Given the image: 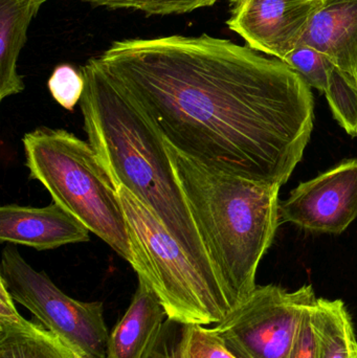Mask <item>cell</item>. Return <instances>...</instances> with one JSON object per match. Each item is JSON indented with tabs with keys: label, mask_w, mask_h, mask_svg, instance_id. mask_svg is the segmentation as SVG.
Instances as JSON below:
<instances>
[{
	"label": "cell",
	"mask_w": 357,
	"mask_h": 358,
	"mask_svg": "<svg viewBox=\"0 0 357 358\" xmlns=\"http://www.w3.org/2000/svg\"><path fill=\"white\" fill-rule=\"evenodd\" d=\"M45 0H0V100L20 94L25 85L18 59L27 31Z\"/></svg>",
	"instance_id": "obj_13"
},
{
	"label": "cell",
	"mask_w": 357,
	"mask_h": 358,
	"mask_svg": "<svg viewBox=\"0 0 357 358\" xmlns=\"http://www.w3.org/2000/svg\"><path fill=\"white\" fill-rule=\"evenodd\" d=\"M312 305L304 315L289 358H316V338L312 324Z\"/></svg>",
	"instance_id": "obj_21"
},
{
	"label": "cell",
	"mask_w": 357,
	"mask_h": 358,
	"mask_svg": "<svg viewBox=\"0 0 357 358\" xmlns=\"http://www.w3.org/2000/svg\"><path fill=\"white\" fill-rule=\"evenodd\" d=\"M300 44L320 52L357 87V0H322Z\"/></svg>",
	"instance_id": "obj_11"
},
{
	"label": "cell",
	"mask_w": 357,
	"mask_h": 358,
	"mask_svg": "<svg viewBox=\"0 0 357 358\" xmlns=\"http://www.w3.org/2000/svg\"><path fill=\"white\" fill-rule=\"evenodd\" d=\"M29 178L131 265L127 219L115 181L89 143L64 129L36 128L22 138Z\"/></svg>",
	"instance_id": "obj_4"
},
{
	"label": "cell",
	"mask_w": 357,
	"mask_h": 358,
	"mask_svg": "<svg viewBox=\"0 0 357 358\" xmlns=\"http://www.w3.org/2000/svg\"><path fill=\"white\" fill-rule=\"evenodd\" d=\"M0 282L15 302L25 307L78 357H107L110 334L102 302H83L67 296L12 246L2 250Z\"/></svg>",
	"instance_id": "obj_6"
},
{
	"label": "cell",
	"mask_w": 357,
	"mask_h": 358,
	"mask_svg": "<svg viewBox=\"0 0 357 358\" xmlns=\"http://www.w3.org/2000/svg\"><path fill=\"white\" fill-rule=\"evenodd\" d=\"M80 71L85 80L80 101L84 130L115 185L125 187L140 200L193 262L220 282L163 136L115 85L96 57Z\"/></svg>",
	"instance_id": "obj_2"
},
{
	"label": "cell",
	"mask_w": 357,
	"mask_h": 358,
	"mask_svg": "<svg viewBox=\"0 0 357 358\" xmlns=\"http://www.w3.org/2000/svg\"><path fill=\"white\" fill-rule=\"evenodd\" d=\"M96 58L168 144L211 169L282 187L303 159L314 96L279 59L207 34L119 40Z\"/></svg>",
	"instance_id": "obj_1"
},
{
	"label": "cell",
	"mask_w": 357,
	"mask_h": 358,
	"mask_svg": "<svg viewBox=\"0 0 357 358\" xmlns=\"http://www.w3.org/2000/svg\"><path fill=\"white\" fill-rule=\"evenodd\" d=\"M77 358H90V357H77ZM105 358H109V357H105Z\"/></svg>",
	"instance_id": "obj_24"
},
{
	"label": "cell",
	"mask_w": 357,
	"mask_h": 358,
	"mask_svg": "<svg viewBox=\"0 0 357 358\" xmlns=\"http://www.w3.org/2000/svg\"><path fill=\"white\" fill-rule=\"evenodd\" d=\"M112 10H133L148 15H182L209 8L219 0H80Z\"/></svg>",
	"instance_id": "obj_17"
},
{
	"label": "cell",
	"mask_w": 357,
	"mask_h": 358,
	"mask_svg": "<svg viewBox=\"0 0 357 358\" xmlns=\"http://www.w3.org/2000/svg\"><path fill=\"white\" fill-rule=\"evenodd\" d=\"M22 319V315L15 306L14 299L6 289V285L0 282V327L18 323Z\"/></svg>",
	"instance_id": "obj_22"
},
{
	"label": "cell",
	"mask_w": 357,
	"mask_h": 358,
	"mask_svg": "<svg viewBox=\"0 0 357 358\" xmlns=\"http://www.w3.org/2000/svg\"><path fill=\"white\" fill-rule=\"evenodd\" d=\"M316 300L312 285L295 292L257 286L214 329L237 358H289L304 315Z\"/></svg>",
	"instance_id": "obj_7"
},
{
	"label": "cell",
	"mask_w": 357,
	"mask_h": 358,
	"mask_svg": "<svg viewBox=\"0 0 357 358\" xmlns=\"http://www.w3.org/2000/svg\"><path fill=\"white\" fill-rule=\"evenodd\" d=\"M0 358H77V355L39 323L23 317L0 327Z\"/></svg>",
	"instance_id": "obj_15"
},
{
	"label": "cell",
	"mask_w": 357,
	"mask_h": 358,
	"mask_svg": "<svg viewBox=\"0 0 357 358\" xmlns=\"http://www.w3.org/2000/svg\"><path fill=\"white\" fill-rule=\"evenodd\" d=\"M187 358H237L226 348L214 328L189 326Z\"/></svg>",
	"instance_id": "obj_20"
},
{
	"label": "cell",
	"mask_w": 357,
	"mask_h": 358,
	"mask_svg": "<svg viewBox=\"0 0 357 358\" xmlns=\"http://www.w3.org/2000/svg\"><path fill=\"white\" fill-rule=\"evenodd\" d=\"M280 220L305 231L339 235L357 218V159L300 183L281 202Z\"/></svg>",
	"instance_id": "obj_8"
},
{
	"label": "cell",
	"mask_w": 357,
	"mask_h": 358,
	"mask_svg": "<svg viewBox=\"0 0 357 358\" xmlns=\"http://www.w3.org/2000/svg\"><path fill=\"white\" fill-rule=\"evenodd\" d=\"M167 147L199 235L234 308L257 287L258 266L281 222V187L221 173L168 143Z\"/></svg>",
	"instance_id": "obj_3"
},
{
	"label": "cell",
	"mask_w": 357,
	"mask_h": 358,
	"mask_svg": "<svg viewBox=\"0 0 357 358\" xmlns=\"http://www.w3.org/2000/svg\"><path fill=\"white\" fill-rule=\"evenodd\" d=\"M321 4L322 0H245L231 6L226 24L249 48L284 61Z\"/></svg>",
	"instance_id": "obj_9"
},
{
	"label": "cell",
	"mask_w": 357,
	"mask_h": 358,
	"mask_svg": "<svg viewBox=\"0 0 357 358\" xmlns=\"http://www.w3.org/2000/svg\"><path fill=\"white\" fill-rule=\"evenodd\" d=\"M138 279L131 304L109 334V358H142L168 319L167 311L150 284L140 275Z\"/></svg>",
	"instance_id": "obj_12"
},
{
	"label": "cell",
	"mask_w": 357,
	"mask_h": 358,
	"mask_svg": "<svg viewBox=\"0 0 357 358\" xmlns=\"http://www.w3.org/2000/svg\"><path fill=\"white\" fill-rule=\"evenodd\" d=\"M89 229L52 201L44 208L3 204L0 208V241L37 250L89 241Z\"/></svg>",
	"instance_id": "obj_10"
},
{
	"label": "cell",
	"mask_w": 357,
	"mask_h": 358,
	"mask_svg": "<svg viewBox=\"0 0 357 358\" xmlns=\"http://www.w3.org/2000/svg\"><path fill=\"white\" fill-rule=\"evenodd\" d=\"M131 242V266L161 299L168 319L189 325L221 322L232 310L218 280L201 271L157 217L125 187H117Z\"/></svg>",
	"instance_id": "obj_5"
},
{
	"label": "cell",
	"mask_w": 357,
	"mask_h": 358,
	"mask_svg": "<svg viewBox=\"0 0 357 358\" xmlns=\"http://www.w3.org/2000/svg\"><path fill=\"white\" fill-rule=\"evenodd\" d=\"M189 324L167 319L142 358H187Z\"/></svg>",
	"instance_id": "obj_19"
},
{
	"label": "cell",
	"mask_w": 357,
	"mask_h": 358,
	"mask_svg": "<svg viewBox=\"0 0 357 358\" xmlns=\"http://www.w3.org/2000/svg\"><path fill=\"white\" fill-rule=\"evenodd\" d=\"M245 0H230L231 6H237V4L241 3Z\"/></svg>",
	"instance_id": "obj_23"
},
{
	"label": "cell",
	"mask_w": 357,
	"mask_h": 358,
	"mask_svg": "<svg viewBox=\"0 0 357 358\" xmlns=\"http://www.w3.org/2000/svg\"><path fill=\"white\" fill-rule=\"evenodd\" d=\"M283 62L297 71L310 87L316 88L324 96L328 94L333 85L335 66L320 52L310 46L300 44Z\"/></svg>",
	"instance_id": "obj_16"
},
{
	"label": "cell",
	"mask_w": 357,
	"mask_h": 358,
	"mask_svg": "<svg viewBox=\"0 0 357 358\" xmlns=\"http://www.w3.org/2000/svg\"><path fill=\"white\" fill-rule=\"evenodd\" d=\"M50 94L63 108L73 111L79 104L85 88V80L81 71L71 64L58 65L48 81Z\"/></svg>",
	"instance_id": "obj_18"
},
{
	"label": "cell",
	"mask_w": 357,
	"mask_h": 358,
	"mask_svg": "<svg viewBox=\"0 0 357 358\" xmlns=\"http://www.w3.org/2000/svg\"><path fill=\"white\" fill-rule=\"evenodd\" d=\"M316 358H357L351 315L342 300L316 298L312 307Z\"/></svg>",
	"instance_id": "obj_14"
}]
</instances>
